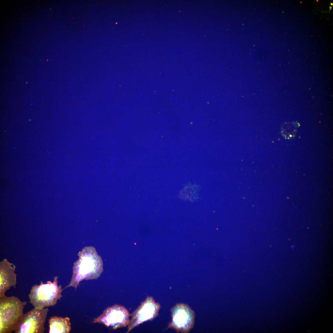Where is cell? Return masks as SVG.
<instances>
[{
    "label": "cell",
    "mask_w": 333,
    "mask_h": 333,
    "mask_svg": "<svg viewBox=\"0 0 333 333\" xmlns=\"http://www.w3.org/2000/svg\"><path fill=\"white\" fill-rule=\"evenodd\" d=\"M78 255L79 259L74 264L70 283L64 289L69 286L76 289L81 281L97 279L103 271L102 261L93 247L84 248Z\"/></svg>",
    "instance_id": "6da1fadb"
},
{
    "label": "cell",
    "mask_w": 333,
    "mask_h": 333,
    "mask_svg": "<svg viewBox=\"0 0 333 333\" xmlns=\"http://www.w3.org/2000/svg\"><path fill=\"white\" fill-rule=\"evenodd\" d=\"M26 302L18 297H0V333H10L14 331L23 314Z\"/></svg>",
    "instance_id": "7a4b0ae2"
},
{
    "label": "cell",
    "mask_w": 333,
    "mask_h": 333,
    "mask_svg": "<svg viewBox=\"0 0 333 333\" xmlns=\"http://www.w3.org/2000/svg\"><path fill=\"white\" fill-rule=\"evenodd\" d=\"M57 277H54L53 282L47 281L46 283L42 281L39 285L33 286L28 296L31 303L37 309H42L53 306L62 297L64 289L58 284Z\"/></svg>",
    "instance_id": "3957f363"
},
{
    "label": "cell",
    "mask_w": 333,
    "mask_h": 333,
    "mask_svg": "<svg viewBox=\"0 0 333 333\" xmlns=\"http://www.w3.org/2000/svg\"><path fill=\"white\" fill-rule=\"evenodd\" d=\"M48 309L34 308L23 314L14 333H43L45 330L44 324Z\"/></svg>",
    "instance_id": "277c9868"
},
{
    "label": "cell",
    "mask_w": 333,
    "mask_h": 333,
    "mask_svg": "<svg viewBox=\"0 0 333 333\" xmlns=\"http://www.w3.org/2000/svg\"><path fill=\"white\" fill-rule=\"evenodd\" d=\"M130 315L124 306L115 305L106 309L102 314L94 319L93 323H100L113 329L129 325Z\"/></svg>",
    "instance_id": "5b68a950"
},
{
    "label": "cell",
    "mask_w": 333,
    "mask_h": 333,
    "mask_svg": "<svg viewBox=\"0 0 333 333\" xmlns=\"http://www.w3.org/2000/svg\"><path fill=\"white\" fill-rule=\"evenodd\" d=\"M172 321L168 326L177 331L187 333L193 327L195 319L194 311L187 305L176 304L171 310Z\"/></svg>",
    "instance_id": "8992f818"
},
{
    "label": "cell",
    "mask_w": 333,
    "mask_h": 333,
    "mask_svg": "<svg viewBox=\"0 0 333 333\" xmlns=\"http://www.w3.org/2000/svg\"><path fill=\"white\" fill-rule=\"evenodd\" d=\"M160 307V305L156 302L152 297H148L132 314L127 333L140 324L155 318L158 315Z\"/></svg>",
    "instance_id": "52a82bcc"
},
{
    "label": "cell",
    "mask_w": 333,
    "mask_h": 333,
    "mask_svg": "<svg viewBox=\"0 0 333 333\" xmlns=\"http://www.w3.org/2000/svg\"><path fill=\"white\" fill-rule=\"evenodd\" d=\"M15 267L5 259L0 265V297L4 296L6 292L11 286L16 287V275L14 272Z\"/></svg>",
    "instance_id": "ba28073f"
},
{
    "label": "cell",
    "mask_w": 333,
    "mask_h": 333,
    "mask_svg": "<svg viewBox=\"0 0 333 333\" xmlns=\"http://www.w3.org/2000/svg\"><path fill=\"white\" fill-rule=\"evenodd\" d=\"M69 317L53 316L49 320V333H69L71 329Z\"/></svg>",
    "instance_id": "9c48e42d"
},
{
    "label": "cell",
    "mask_w": 333,
    "mask_h": 333,
    "mask_svg": "<svg viewBox=\"0 0 333 333\" xmlns=\"http://www.w3.org/2000/svg\"><path fill=\"white\" fill-rule=\"evenodd\" d=\"M329 8L330 11L331 10L332 8V7L331 6H330Z\"/></svg>",
    "instance_id": "30bf717a"
},
{
    "label": "cell",
    "mask_w": 333,
    "mask_h": 333,
    "mask_svg": "<svg viewBox=\"0 0 333 333\" xmlns=\"http://www.w3.org/2000/svg\"><path fill=\"white\" fill-rule=\"evenodd\" d=\"M331 6H333V3H331Z\"/></svg>",
    "instance_id": "8fae6325"
},
{
    "label": "cell",
    "mask_w": 333,
    "mask_h": 333,
    "mask_svg": "<svg viewBox=\"0 0 333 333\" xmlns=\"http://www.w3.org/2000/svg\"><path fill=\"white\" fill-rule=\"evenodd\" d=\"M302 3V2H300V4H301Z\"/></svg>",
    "instance_id": "7c38bea8"
},
{
    "label": "cell",
    "mask_w": 333,
    "mask_h": 333,
    "mask_svg": "<svg viewBox=\"0 0 333 333\" xmlns=\"http://www.w3.org/2000/svg\"><path fill=\"white\" fill-rule=\"evenodd\" d=\"M318 1H319V0H316V1H317V2H318Z\"/></svg>",
    "instance_id": "4fadbf2b"
}]
</instances>
